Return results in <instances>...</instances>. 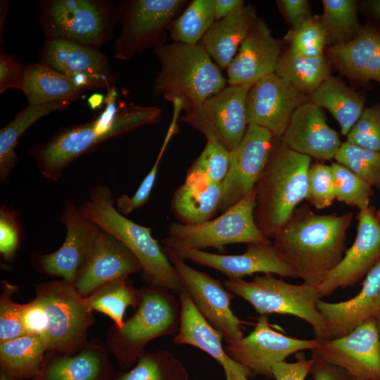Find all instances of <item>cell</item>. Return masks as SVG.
<instances>
[{
	"label": "cell",
	"mask_w": 380,
	"mask_h": 380,
	"mask_svg": "<svg viewBox=\"0 0 380 380\" xmlns=\"http://www.w3.org/2000/svg\"><path fill=\"white\" fill-rule=\"evenodd\" d=\"M310 374L312 380H355L343 369L332 365L312 352Z\"/></svg>",
	"instance_id": "cell-53"
},
{
	"label": "cell",
	"mask_w": 380,
	"mask_h": 380,
	"mask_svg": "<svg viewBox=\"0 0 380 380\" xmlns=\"http://www.w3.org/2000/svg\"><path fill=\"white\" fill-rule=\"evenodd\" d=\"M255 198L254 189L217 217L201 224L172 222L161 243L172 248H214L220 252L232 243H271L255 223Z\"/></svg>",
	"instance_id": "cell-10"
},
{
	"label": "cell",
	"mask_w": 380,
	"mask_h": 380,
	"mask_svg": "<svg viewBox=\"0 0 380 380\" xmlns=\"http://www.w3.org/2000/svg\"><path fill=\"white\" fill-rule=\"evenodd\" d=\"M275 73L300 92L310 96L331 76V61L324 55L305 57L288 48L281 53Z\"/></svg>",
	"instance_id": "cell-35"
},
{
	"label": "cell",
	"mask_w": 380,
	"mask_h": 380,
	"mask_svg": "<svg viewBox=\"0 0 380 380\" xmlns=\"http://www.w3.org/2000/svg\"><path fill=\"white\" fill-rule=\"evenodd\" d=\"M281 139L292 151L319 160L334 158L342 144L322 108L310 101L295 110Z\"/></svg>",
	"instance_id": "cell-23"
},
{
	"label": "cell",
	"mask_w": 380,
	"mask_h": 380,
	"mask_svg": "<svg viewBox=\"0 0 380 380\" xmlns=\"http://www.w3.org/2000/svg\"><path fill=\"white\" fill-rule=\"evenodd\" d=\"M281 53V42L258 17L226 70L228 85H253L275 72Z\"/></svg>",
	"instance_id": "cell-24"
},
{
	"label": "cell",
	"mask_w": 380,
	"mask_h": 380,
	"mask_svg": "<svg viewBox=\"0 0 380 380\" xmlns=\"http://www.w3.org/2000/svg\"><path fill=\"white\" fill-rule=\"evenodd\" d=\"M312 362V357L307 360L300 355L295 362L276 363L272 369V376L275 380H305L310 374Z\"/></svg>",
	"instance_id": "cell-51"
},
{
	"label": "cell",
	"mask_w": 380,
	"mask_h": 380,
	"mask_svg": "<svg viewBox=\"0 0 380 380\" xmlns=\"http://www.w3.org/2000/svg\"><path fill=\"white\" fill-rule=\"evenodd\" d=\"M114 372L106 344L94 338L72 355L48 351L32 380H111Z\"/></svg>",
	"instance_id": "cell-25"
},
{
	"label": "cell",
	"mask_w": 380,
	"mask_h": 380,
	"mask_svg": "<svg viewBox=\"0 0 380 380\" xmlns=\"http://www.w3.org/2000/svg\"><path fill=\"white\" fill-rule=\"evenodd\" d=\"M92 311L99 312L110 318L116 327L122 326L127 309L135 310L141 298V289H137L129 277L104 284L84 297Z\"/></svg>",
	"instance_id": "cell-36"
},
{
	"label": "cell",
	"mask_w": 380,
	"mask_h": 380,
	"mask_svg": "<svg viewBox=\"0 0 380 380\" xmlns=\"http://www.w3.org/2000/svg\"><path fill=\"white\" fill-rule=\"evenodd\" d=\"M321 339H299L273 329L267 315H261L254 329L239 341L224 347L235 361L248 369L253 374L273 378L272 369L289 355L305 350L317 349Z\"/></svg>",
	"instance_id": "cell-15"
},
{
	"label": "cell",
	"mask_w": 380,
	"mask_h": 380,
	"mask_svg": "<svg viewBox=\"0 0 380 380\" xmlns=\"http://www.w3.org/2000/svg\"><path fill=\"white\" fill-rule=\"evenodd\" d=\"M346 141L380 151V103L365 109L348 134Z\"/></svg>",
	"instance_id": "cell-47"
},
{
	"label": "cell",
	"mask_w": 380,
	"mask_h": 380,
	"mask_svg": "<svg viewBox=\"0 0 380 380\" xmlns=\"http://www.w3.org/2000/svg\"><path fill=\"white\" fill-rule=\"evenodd\" d=\"M72 102L57 101L28 104L14 119L0 130V180L4 184L18 162L15 148L21 135L40 118L57 110L69 108Z\"/></svg>",
	"instance_id": "cell-34"
},
{
	"label": "cell",
	"mask_w": 380,
	"mask_h": 380,
	"mask_svg": "<svg viewBox=\"0 0 380 380\" xmlns=\"http://www.w3.org/2000/svg\"><path fill=\"white\" fill-rule=\"evenodd\" d=\"M26 65L15 55L0 51V93L10 89L22 90Z\"/></svg>",
	"instance_id": "cell-49"
},
{
	"label": "cell",
	"mask_w": 380,
	"mask_h": 380,
	"mask_svg": "<svg viewBox=\"0 0 380 380\" xmlns=\"http://www.w3.org/2000/svg\"><path fill=\"white\" fill-rule=\"evenodd\" d=\"M35 298L46 316L48 351L72 355L81 350L95 321L85 298L63 279L37 284Z\"/></svg>",
	"instance_id": "cell-9"
},
{
	"label": "cell",
	"mask_w": 380,
	"mask_h": 380,
	"mask_svg": "<svg viewBox=\"0 0 380 380\" xmlns=\"http://www.w3.org/2000/svg\"><path fill=\"white\" fill-rule=\"evenodd\" d=\"M0 293V343L27 335L22 323L21 303L13 300L18 287L6 280L1 281Z\"/></svg>",
	"instance_id": "cell-45"
},
{
	"label": "cell",
	"mask_w": 380,
	"mask_h": 380,
	"mask_svg": "<svg viewBox=\"0 0 380 380\" xmlns=\"http://www.w3.org/2000/svg\"><path fill=\"white\" fill-rule=\"evenodd\" d=\"M222 283L234 296L248 302L260 316L272 313L296 316L312 327L315 338H330L317 308L320 298L315 287L305 283L289 284L272 274L255 276L249 281L227 279Z\"/></svg>",
	"instance_id": "cell-8"
},
{
	"label": "cell",
	"mask_w": 380,
	"mask_h": 380,
	"mask_svg": "<svg viewBox=\"0 0 380 380\" xmlns=\"http://www.w3.org/2000/svg\"><path fill=\"white\" fill-rule=\"evenodd\" d=\"M22 91L31 105L72 102L83 91L68 77L40 61L26 65Z\"/></svg>",
	"instance_id": "cell-32"
},
{
	"label": "cell",
	"mask_w": 380,
	"mask_h": 380,
	"mask_svg": "<svg viewBox=\"0 0 380 380\" xmlns=\"http://www.w3.org/2000/svg\"><path fill=\"white\" fill-rule=\"evenodd\" d=\"M189 0H125L118 4L121 30L113 56L128 61L136 53L165 43L167 27Z\"/></svg>",
	"instance_id": "cell-11"
},
{
	"label": "cell",
	"mask_w": 380,
	"mask_h": 380,
	"mask_svg": "<svg viewBox=\"0 0 380 380\" xmlns=\"http://www.w3.org/2000/svg\"><path fill=\"white\" fill-rule=\"evenodd\" d=\"M365 96L341 79L329 77L312 94L309 101L327 109L347 136L365 110Z\"/></svg>",
	"instance_id": "cell-33"
},
{
	"label": "cell",
	"mask_w": 380,
	"mask_h": 380,
	"mask_svg": "<svg viewBox=\"0 0 380 380\" xmlns=\"http://www.w3.org/2000/svg\"><path fill=\"white\" fill-rule=\"evenodd\" d=\"M181 321L173 341L177 345H189L199 348L213 357L222 367L224 373L234 380H249L252 372L233 360L222 344V336L198 311L190 297L183 291L179 294Z\"/></svg>",
	"instance_id": "cell-27"
},
{
	"label": "cell",
	"mask_w": 380,
	"mask_h": 380,
	"mask_svg": "<svg viewBox=\"0 0 380 380\" xmlns=\"http://www.w3.org/2000/svg\"><path fill=\"white\" fill-rule=\"evenodd\" d=\"M274 137L266 129L248 125L238 147L231 152L230 166L222 183L218 212L224 213L250 194L264 171L274 146Z\"/></svg>",
	"instance_id": "cell-17"
},
{
	"label": "cell",
	"mask_w": 380,
	"mask_h": 380,
	"mask_svg": "<svg viewBox=\"0 0 380 380\" xmlns=\"http://www.w3.org/2000/svg\"><path fill=\"white\" fill-rule=\"evenodd\" d=\"M141 270L140 262L129 249L101 229L80 269L74 287L86 297L104 284Z\"/></svg>",
	"instance_id": "cell-22"
},
{
	"label": "cell",
	"mask_w": 380,
	"mask_h": 380,
	"mask_svg": "<svg viewBox=\"0 0 380 380\" xmlns=\"http://www.w3.org/2000/svg\"><path fill=\"white\" fill-rule=\"evenodd\" d=\"M284 39L289 44V49L305 57L324 55V49L327 44L319 16H313L297 29H291Z\"/></svg>",
	"instance_id": "cell-43"
},
{
	"label": "cell",
	"mask_w": 380,
	"mask_h": 380,
	"mask_svg": "<svg viewBox=\"0 0 380 380\" xmlns=\"http://www.w3.org/2000/svg\"><path fill=\"white\" fill-rule=\"evenodd\" d=\"M226 380H234V379L232 377V376L228 373H224Z\"/></svg>",
	"instance_id": "cell-59"
},
{
	"label": "cell",
	"mask_w": 380,
	"mask_h": 380,
	"mask_svg": "<svg viewBox=\"0 0 380 380\" xmlns=\"http://www.w3.org/2000/svg\"><path fill=\"white\" fill-rule=\"evenodd\" d=\"M104 103L103 110L93 120L67 127L48 142L30 149L44 177L57 182L72 161L101 142L141 126L156 124L162 115L158 106L118 102L115 88L107 91Z\"/></svg>",
	"instance_id": "cell-2"
},
{
	"label": "cell",
	"mask_w": 380,
	"mask_h": 380,
	"mask_svg": "<svg viewBox=\"0 0 380 380\" xmlns=\"http://www.w3.org/2000/svg\"><path fill=\"white\" fill-rule=\"evenodd\" d=\"M277 3L292 30L298 28L313 17L306 0H279Z\"/></svg>",
	"instance_id": "cell-52"
},
{
	"label": "cell",
	"mask_w": 380,
	"mask_h": 380,
	"mask_svg": "<svg viewBox=\"0 0 380 380\" xmlns=\"http://www.w3.org/2000/svg\"><path fill=\"white\" fill-rule=\"evenodd\" d=\"M22 323L27 334L45 335L47 320L41 303L34 298L21 306Z\"/></svg>",
	"instance_id": "cell-50"
},
{
	"label": "cell",
	"mask_w": 380,
	"mask_h": 380,
	"mask_svg": "<svg viewBox=\"0 0 380 380\" xmlns=\"http://www.w3.org/2000/svg\"><path fill=\"white\" fill-rule=\"evenodd\" d=\"M258 18L255 8L244 4L215 20L199 44L221 69L227 70Z\"/></svg>",
	"instance_id": "cell-29"
},
{
	"label": "cell",
	"mask_w": 380,
	"mask_h": 380,
	"mask_svg": "<svg viewBox=\"0 0 380 380\" xmlns=\"http://www.w3.org/2000/svg\"><path fill=\"white\" fill-rule=\"evenodd\" d=\"M380 344V310L374 318Z\"/></svg>",
	"instance_id": "cell-57"
},
{
	"label": "cell",
	"mask_w": 380,
	"mask_h": 380,
	"mask_svg": "<svg viewBox=\"0 0 380 380\" xmlns=\"http://www.w3.org/2000/svg\"><path fill=\"white\" fill-rule=\"evenodd\" d=\"M39 61L71 79L82 91L115 88L106 56L95 48L63 39H46Z\"/></svg>",
	"instance_id": "cell-16"
},
{
	"label": "cell",
	"mask_w": 380,
	"mask_h": 380,
	"mask_svg": "<svg viewBox=\"0 0 380 380\" xmlns=\"http://www.w3.org/2000/svg\"><path fill=\"white\" fill-rule=\"evenodd\" d=\"M375 216H376V218L377 221L380 224V208L379 210H376Z\"/></svg>",
	"instance_id": "cell-58"
},
{
	"label": "cell",
	"mask_w": 380,
	"mask_h": 380,
	"mask_svg": "<svg viewBox=\"0 0 380 380\" xmlns=\"http://www.w3.org/2000/svg\"><path fill=\"white\" fill-rule=\"evenodd\" d=\"M11 1L8 0H1L0 1V43L2 44L4 42L2 32L4 27V23L6 20V15L8 10Z\"/></svg>",
	"instance_id": "cell-55"
},
{
	"label": "cell",
	"mask_w": 380,
	"mask_h": 380,
	"mask_svg": "<svg viewBox=\"0 0 380 380\" xmlns=\"http://www.w3.org/2000/svg\"><path fill=\"white\" fill-rule=\"evenodd\" d=\"M311 158L274 137L270 159L255 187L254 218L267 238L274 239L305 200Z\"/></svg>",
	"instance_id": "cell-3"
},
{
	"label": "cell",
	"mask_w": 380,
	"mask_h": 380,
	"mask_svg": "<svg viewBox=\"0 0 380 380\" xmlns=\"http://www.w3.org/2000/svg\"><path fill=\"white\" fill-rule=\"evenodd\" d=\"M353 212L319 215L300 205L274 238V245L303 283L317 288L342 260Z\"/></svg>",
	"instance_id": "cell-1"
},
{
	"label": "cell",
	"mask_w": 380,
	"mask_h": 380,
	"mask_svg": "<svg viewBox=\"0 0 380 380\" xmlns=\"http://www.w3.org/2000/svg\"><path fill=\"white\" fill-rule=\"evenodd\" d=\"M317 308L327 324L330 338L343 336L360 324L374 319L380 310V260L367 273L355 296L338 303L319 299Z\"/></svg>",
	"instance_id": "cell-26"
},
{
	"label": "cell",
	"mask_w": 380,
	"mask_h": 380,
	"mask_svg": "<svg viewBox=\"0 0 380 380\" xmlns=\"http://www.w3.org/2000/svg\"><path fill=\"white\" fill-rule=\"evenodd\" d=\"M309 101L305 95L275 72L254 83L246 99L248 124H254L281 138L295 110Z\"/></svg>",
	"instance_id": "cell-20"
},
{
	"label": "cell",
	"mask_w": 380,
	"mask_h": 380,
	"mask_svg": "<svg viewBox=\"0 0 380 380\" xmlns=\"http://www.w3.org/2000/svg\"><path fill=\"white\" fill-rule=\"evenodd\" d=\"M231 152L215 140L206 139V144L189 168L187 173L198 175L209 182L221 184L230 166Z\"/></svg>",
	"instance_id": "cell-42"
},
{
	"label": "cell",
	"mask_w": 380,
	"mask_h": 380,
	"mask_svg": "<svg viewBox=\"0 0 380 380\" xmlns=\"http://www.w3.org/2000/svg\"><path fill=\"white\" fill-rule=\"evenodd\" d=\"M162 248L175 267L192 303L204 319L231 344L243 337L241 321L231 308L234 295L220 280L186 264L176 252L167 246Z\"/></svg>",
	"instance_id": "cell-13"
},
{
	"label": "cell",
	"mask_w": 380,
	"mask_h": 380,
	"mask_svg": "<svg viewBox=\"0 0 380 380\" xmlns=\"http://www.w3.org/2000/svg\"><path fill=\"white\" fill-rule=\"evenodd\" d=\"M356 380H358V379H356Z\"/></svg>",
	"instance_id": "cell-60"
},
{
	"label": "cell",
	"mask_w": 380,
	"mask_h": 380,
	"mask_svg": "<svg viewBox=\"0 0 380 380\" xmlns=\"http://www.w3.org/2000/svg\"><path fill=\"white\" fill-rule=\"evenodd\" d=\"M323 13L319 16L327 44L330 46L349 42L362 27L357 18V3L353 0H323Z\"/></svg>",
	"instance_id": "cell-39"
},
{
	"label": "cell",
	"mask_w": 380,
	"mask_h": 380,
	"mask_svg": "<svg viewBox=\"0 0 380 380\" xmlns=\"http://www.w3.org/2000/svg\"><path fill=\"white\" fill-rule=\"evenodd\" d=\"M48 352L44 336L27 334L0 343V380H32Z\"/></svg>",
	"instance_id": "cell-31"
},
{
	"label": "cell",
	"mask_w": 380,
	"mask_h": 380,
	"mask_svg": "<svg viewBox=\"0 0 380 380\" xmlns=\"http://www.w3.org/2000/svg\"><path fill=\"white\" fill-rule=\"evenodd\" d=\"M36 17L46 39L100 48L112 41L120 9L106 0H42Z\"/></svg>",
	"instance_id": "cell-7"
},
{
	"label": "cell",
	"mask_w": 380,
	"mask_h": 380,
	"mask_svg": "<svg viewBox=\"0 0 380 380\" xmlns=\"http://www.w3.org/2000/svg\"><path fill=\"white\" fill-rule=\"evenodd\" d=\"M177 120L172 119L169 126L166 137L157 156V158L145 178L141 182L137 191L132 196L122 194L114 201L117 210L123 215L130 214L134 210L144 205L150 197L152 189L156 179L160 162L170 138L177 132Z\"/></svg>",
	"instance_id": "cell-46"
},
{
	"label": "cell",
	"mask_w": 380,
	"mask_h": 380,
	"mask_svg": "<svg viewBox=\"0 0 380 380\" xmlns=\"http://www.w3.org/2000/svg\"><path fill=\"white\" fill-rule=\"evenodd\" d=\"M160 63L152 92L172 102L182 101L183 110L195 108L227 86L221 68L200 44L172 42L154 48Z\"/></svg>",
	"instance_id": "cell-5"
},
{
	"label": "cell",
	"mask_w": 380,
	"mask_h": 380,
	"mask_svg": "<svg viewBox=\"0 0 380 380\" xmlns=\"http://www.w3.org/2000/svg\"><path fill=\"white\" fill-rule=\"evenodd\" d=\"M134 312L120 327L110 326L106 346L122 370L132 368L152 340L175 335L179 329L181 306L171 291L156 286L141 288Z\"/></svg>",
	"instance_id": "cell-6"
},
{
	"label": "cell",
	"mask_w": 380,
	"mask_h": 380,
	"mask_svg": "<svg viewBox=\"0 0 380 380\" xmlns=\"http://www.w3.org/2000/svg\"><path fill=\"white\" fill-rule=\"evenodd\" d=\"M375 213L374 207L369 206L357 213L355 240L316 288L320 299L337 289L355 285L380 260V224Z\"/></svg>",
	"instance_id": "cell-18"
},
{
	"label": "cell",
	"mask_w": 380,
	"mask_h": 380,
	"mask_svg": "<svg viewBox=\"0 0 380 380\" xmlns=\"http://www.w3.org/2000/svg\"><path fill=\"white\" fill-rule=\"evenodd\" d=\"M372 8L375 14L380 18V0L372 2Z\"/></svg>",
	"instance_id": "cell-56"
},
{
	"label": "cell",
	"mask_w": 380,
	"mask_h": 380,
	"mask_svg": "<svg viewBox=\"0 0 380 380\" xmlns=\"http://www.w3.org/2000/svg\"><path fill=\"white\" fill-rule=\"evenodd\" d=\"M334 176L336 199L358 208H368L374 192L372 187L344 165L332 162L330 165Z\"/></svg>",
	"instance_id": "cell-41"
},
{
	"label": "cell",
	"mask_w": 380,
	"mask_h": 380,
	"mask_svg": "<svg viewBox=\"0 0 380 380\" xmlns=\"http://www.w3.org/2000/svg\"><path fill=\"white\" fill-rule=\"evenodd\" d=\"M110 189L98 184L89 190L88 200L78 208L84 216L129 249L140 262L148 286L181 293L180 279L162 246L152 236L151 229L125 217L117 210Z\"/></svg>",
	"instance_id": "cell-4"
},
{
	"label": "cell",
	"mask_w": 380,
	"mask_h": 380,
	"mask_svg": "<svg viewBox=\"0 0 380 380\" xmlns=\"http://www.w3.org/2000/svg\"><path fill=\"white\" fill-rule=\"evenodd\" d=\"M334 159L372 187L380 190V151L346 141L342 142Z\"/></svg>",
	"instance_id": "cell-40"
},
{
	"label": "cell",
	"mask_w": 380,
	"mask_h": 380,
	"mask_svg": "<svg viewBox=\"0 0 380 380\" xmlns=\"http://www.w3.org/2000/svg\"><path fill=\"white\" fill-rule=\"evenodd\" d=\"M221 184L187 173L184 184L175 191L171 201V210L179 222L197 224L213 219L220 206Z\"/></svg>",
	"instance_id": "cell-30"
},
{
	"label": "cell",
	"mask_w": 380,
	"mask_h": 380,
	"mask_svg": "<svg viewBox=\"0 0 380 380\" xmlns=\"http://www.w3.org/2000/svg\"><path fill=\"white\" fill-rule=\"evenodd\" d=\"M336 199L334 176L330 165L323 162L312 163L308 172L305 201L318 210L331 206Z\"/></svg>",
	"instance_id": "cell-44"
},
{
	"label": "cell",
	"mask_w": 380,
	"mask_h": 380,
	"mask_svg": "<svg viewBox=\"0 0 380 380\" xmlns=\"http://www.w3.org/2000/svg\"><path fill=\"white\" fill-rule=\"evenodd\" d=\"M330 61L341 74L358 82L380 84V30L362 27L353 39L327 49Z\"/></svg>",
	"instance_id": "cell-28"
},
{
	"label": "cell",
	"mask_w": 380,
	"mask_h": 380,
	"mask_svg": "<svg viewBox=\"0 0 380 380\" xmlns=\"http://www.w3.org/2000/svg\"><path fill=\"white\" fill-rule=\"evenodd\" d=\"M172 249L184 260L216 270L227 279H242L255 273L298 278L280 251L272 243L247 244L246 251L239 255L216 254L191 248Z\"/></svg>",
	"instance_id": "cell-21"
},
{
	"label": "cell",
	"mask_w": 380,
	"mask_h": 380,
	"mask_svg": "<svg viewBox=\"0 0 380 380\" xmlns=\"http://www.w3.org/2000/svg\"><path fill=\"white\" fill-rule=\"evenodd\" d=\"M111 380H189L184 364L170 351H145L129 369L115 371Z\"/></svg>",
	"instance_id": "cell-37"
},
{
	"label": "cell",
	"mask_w": 380,
	"mask_h": 380,
	"mask_svg": "<svg viewBox=\"0 0 380 380\" xmlns=\"http://www.w3.org/2000/svg\"><path fill=\"white\" fill-rule=\"evenodd\" d=\"M215 21V0H192L169 25L167 32L173 42L199 44Z\"/></svg>",
	"instance_id": "cell-38"
},
{
	"label": "cell",
	"mask_w": 380,
	"mask_h": 380,
	"mask_svg": "<svg viewBox=\"0 0 380 380\" xmlns=\"http://www.w3.org/2000/svg\"><path fill=\"white\" fill-rule=\"evenodd\" d=\"M61 220L66 228L62 246L50 253H33L31 262L39 272L60 277L74 286L80 269L101 229L72 203L65 205Z\"/></svg>",
	"instance_id": "cell-14"
},
{
	"label": "cell",
	"mask_w": 380,
	"mask_h": 380,
	"mask_svg": "<svg viewBox=\"0 0 380 380\" xmlns=\"http://www.w3.org/2000/svg\"><path fill=\"white\" fill-rule=\"evenodd\" d=\"M20 232L17 213L3 205L0 209V253L7 262L14 260L20 248Z\"/></svg>",
	"instance_id": "cell-48"
},
{
	"label": "cell",
	"mask_w": 380,
	"mask_h": 380,
	"mask_svg": "<svg viewBox=\"0 0 380 380\" xmlns=\"http://www.w3.org/2000/svg\"><path fill=\"white\" fill-rule=\"evenodd\" d=\"M251 86L227 85L199 106L184 111L179 122L232 152L241 143L248 125L246 104Z\"/></svg>",
	"instance_id": "cell-12"
},
{
	"label": "cell",
	"mask_w": 380,
	"mask_h": 380,
	"mask_svg": "<svg viewBox=\"0 0 380 380\" xmlns=\"http://www.w3.org/2000/svg\"><path fill=\"white\" fill-rule=\"evenodd\" d=\"M312 351L355 380H380V344L374 319L343 336L322 340Z\"/></svg>",
	"instance_id": "cell-19"
},
{
	"label": "cell",
	"mask_w": 380,
	"mask_h": 380,
	"mask_svg": "<svg viewBox=\"0 0 380 380\" xmlns=\"http://www.w3.org/2000/svg\"><path fill=\"white\" fill-rule=\"evenodd\" d=\"M244 4L243 0H215V20L228 16Z\"/></svg>",
	"instance_id": "cell-54"
}]
</instances>
